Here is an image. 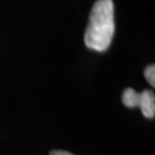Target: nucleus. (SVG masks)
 I'll use <instances>...</instances> for the list:
<instances>
[{
  "label": "nucleus",
  "mask_w": 155,
  "mask_h": 155,
  "mask_svg": "<svg viewBox=\"0 0 155 155\" xmlns=\"http://www.w3.org/2000/svg\"><path fill=\"white\" fill-rule=\"evenodd\" d=\"M114 23V5L112 0H97L90 13L85 32V45L97 51H104L112 41Z\"/></svg>",
  "instance_id": "nucleus-1"
},
{
  "label": "nucleus",
  "mask_w": 155,
  "mask_h": 155,
  "mask_svg": "<svg viewBox=\"0 0 155 155\" xmlns=\"http://www.w3.org/2000/svg\"><path fill=\"white\" fill-rule=\"evenodd\" d=\"M138 107L146 118H154L155 115V96L150 90H144L139 93V104Z\"/></svg>",
  "instance_id": "nucleus-2"
},
{
  "label": "nucleus",
  "mask_w": 155,
  "mask_h": 155,
  "mask_svg": "<svg viewBox=\"0 0 155 155\" xmlns=\"http://www.w3.org/2000/svg\"><path fill=\"white\" fill-rule=\"evenodd\" d=\"M122 101H123V104L125 105L126 107H129V108L138 107L139 93H137L135 90H133L131 88L126 89L122 95Z\"/></svg>",
  "instance_id": "nucleus-3"
},
{
  "label": "nucleus",
  "mask_w": 155,
  "mask_h": 155,
  "mask_svg": "<svg viewBox=\"0 0 155 155\" xmlns=\"http://www.w3.org/2000/svg\"><path fill=\"white\" fill-rule=\"evenodd\" d=\"M144 75L148 83L152 87H155V67L154 64H150L148 66L144 71Z\"/></svg>",
  "instance_id": "nucleus-4"
},
{
  "label": "nucleus",
  "mask_w": 155,
  "mask_h": 155,
  "mask_svg": "<svg viewBox=\"0 0 155 155\" xmlns=\"http://www.w3.org/2000/svg\"><path fill=\"white\" fill-rule=\"evenodd\" d=\"M49 155H74L70 152H67V151H63V150H54L51 151Z\"/></svg>",
  "instance_id": "nucleus-5"
}]
</instances>
